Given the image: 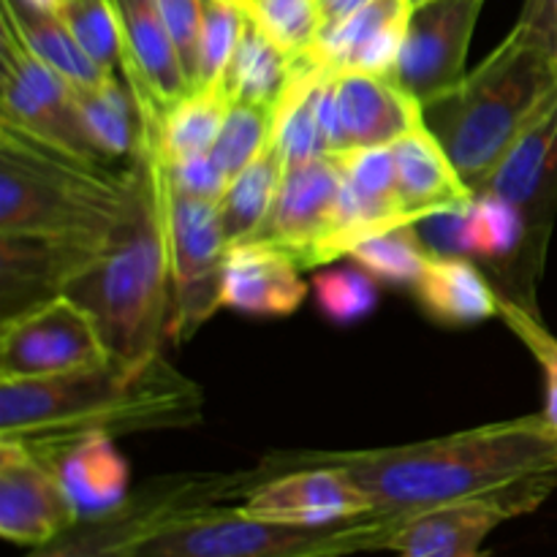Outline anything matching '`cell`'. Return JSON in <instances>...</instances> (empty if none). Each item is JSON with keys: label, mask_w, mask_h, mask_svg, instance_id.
I'll list each match as a JSON object with an SVG mask.
<instances>
[{"label": "cell", "mask_w": 557, "mask_h": 557, "mask_svg": "<svg viewBox=\"0 0 557 557\" xmlns=\"http://www.w3.org/2000/svg\"><path fill=\"white\" fill-rule=\"evenodd\" d=\"M261 462L270 476L302 466L341 468L368 495L373 515L411 517L495 493L520 479L557 473V435L539 411L419 444L357 451H275Z\"/></svg>", "instance_id": "1"}, {"label": "cell", "mask_w": 557, "mask_h": 557, "mask_svg": "<svg viewBox=\"0 0 557 557\" xmlns=\"http://www.w3.org/2000/svg\"><path fill=\"white\" fill-rule=\"evenodd\" d=\"M201 386L163 354L141 364L107 362L47 379L0 381V438L36 444L185 430L201 422Z\"/></svg>", "instance_id": "2"}, {"label": "cell", "mask_w": 557, "mask_h": 557, "mask_svg": "<svg viewBox=\"0 0 557 557\" xmlns=\"http://www.w3.org/2000/svg\"><path fill=\"white\" fill-rule=\"evenodd\" d=\"M134 166L136 196L128 218L112 234L96 264L65 288V297L76 299L96 319L112 362L117 364H141L158 357L172 319L166 163L152 120L141 117Z\"/></svg>", "instance_id": "3"}, {"label": "cell", "mask_w": 557, "mask_h": 557, "mask_svg": "<svg viewBox=\"0 0 557 557\" xmlns=\"http://www.w3.org/2000/svg\"><path fill=\"white\" fill-rule=\"evenodd\" d=\"M555 96L557 63L511 27L455 90L424 107V125L476 190Z\"/></svg>", "instance_id": "4"}, {"label": "cell", "mask_w": 557, "mask_h": 557, "mask_svg": "<svg viewBox=\"0 0 557 557\" xmlns=\"http://www.w3.org/2000/svg\"><path fill=\"white\" fill-rule=\"evenodd\" d=\"M136 166L63 156L0 125V237L107 239L128 218Z\"/></svg>", "instance_id": "5"}, {"label": "cell", "mask_w": 557, "mask_h": 557, "mask_svg": "<svg viewBox=\"0 0 557 557\" xmlns=\"http://www.w3.org/2000/svg\"><path fill=\"white\" fill-rule=\"evenodd\" d=\"M406 517L364 515L335 525H286L210 506L147 533L128 557H348L392 553Z\"/></svg>", "instance_id": "6"}, {"label": "cell", "mask_w": 557, "mask_h": 557, "mask_svg": "<svg viewBox=\"0 0 557 557\" xmlns=\"http://www.w3.org/2000/svg\"><path fill=\"white\" fill-rule=\"evenodd\" d=\"M267 479L270 471L264 462L250 471L163 473L131 490L114 511L79 520L27 557H128L147 533L158 531L174 517L245 500Z\"/></svg>", "instance_id": "7"}, {"label": "cell", "mask_w": 557, "mask_h": 557, "mask_svg": "<svg viewBox=\"0 0 557 557\" xmlns=\"http://www.w3.org/2000/svg\"><path fill=\"white\" fill-rule=\"evenodd\" d=\"M0 125L63 156L109 163L82 125L76 87L36 58L5 20H0Z\"/></svg>", "instance_id": "8"}, {"label": "cell", "mask_w": 557, "mask_h": 557, "mask_svg": "<svg viewBox=\"0 0 557 557\" xmlns=\"http://www.w3.org/2000/svg\"><path fill=\"white\" fill-rule=\"evenodd\" d=\"M166 163V161H163ZM166 228L172 259V319L169 337L185 343L223 308V264L232 243L212 199L183 194L166 174Z\"/></svg>", "instance_id": "9"}, {"label": "cell", "mask_w": 557, "mask_h": 557, "mask_svg": "<svg viewBox=\"0 0 557 557\" xmlns=\"http://www.w3.org/2000/svg\"><path fill=\"white\" fill-rule=\"evenodd\" d=\"M107 362L112 354L96 319L65 294L0 324V381L47 379Z\"/></svg>", "instance_id": "10"}, {"label": "cell", "mask_w": 557, "mask_h": 557, "mask_svg": "<svg viewBox=\"0 0 557 557\" xmlns=\"http://www.w3.org/2000/svg\"><path fill=\"white\" fill-rule=\"evenodd\" d=\"M557 490V473L520 479L495 493L455 500L406 517L397 528V557H490V533L515 517L536 511Z\"/></svg>", "instance_id": "11"}, {"label": "cell", "mask_w": 557, "mask_h": 557, "mask_svg": "<svg viewBox=\"0 0 557 557\" xmlns=\"http://www.w3.org/2000/svg\"><path fill=\"white\" fill-rule=\"evenodd\" d=\"M484 0H422L413 3L392 79L422 103L438 101L468 74V49Z\"/></svg>", "instance_id": "12"}, {"label": "cell", "mask_w": 557, "mask_h": 557, "mask_svg": "<svg viewBox=\"0 0 557 557\" xmlns=\"http://www.w3.org/2000/svg\"><path fill=\"white\" fill-rule=\"evenodd\" d=\"M473 194H493L520 212L528 226L531 261L544 275L557 215V96L517 136Z\"/></svg>", "instance_id": "13"}, {"label": "cell", "mask_w": 557, "mask_h": 557, "mask_svg": "<svg viewBox=\"0 0 557 557\" xmlns=\"http://www.w3.org/2000/svg\"><path fill=\"white\" fill-rule=\"evenodd\" d=\"M343 194V172L335 156L288 166L270 215L253 239L286 250L302 270L332 264V234Z\"/></svg>", "instance_id": "14"}, {"label": "cell", "mask_w": 557, "mask_h": 557, "mask_svg": "<svg viewBox=\"0 0 557 557\" xmlns=\"http://www.w3.org/2000/svg\"><path fill=\"white\" fill-rule=\"evenodd\" d=\"M79 522L52 462L22 438H0V536L44 547Z\"/></svg>", "instance_id": "15"}, {"label": "cell", "mask_w": 557, "mask_h": 557, "mask_svg": "<svg viewBox=\"0 0 557 557\" xmlns=\"http://www.w3.org/2000/svg\"><path fill=\"white\" fill-rule=\"evenodd\" d=\"M123 36L120 76L134 92L141 114L161 117L163 109L194 90L158 0H112Z\"/></svg>", "instance_id": "16"}, {"label": "cell", "mask_w": 557, "mask_h": 557, "mask_svg": "<svg viewBox=\"0 0 557 557\" xmlns=\"http://www.w3.org/2000/svg\"><path fill=\"white\" fill-rule=\"evenodd\" d=\"M98 237H0V321L60 297L109 245Z\"/></svg>", "instance_id": "17"}, {"label": "cell", "mask_w": 557, "mask_h": 557, "mask_svg": "<svg viewBox=\"0 0 557 557\" xmlns=\"http://www.w3.org/2000/svg\"><path fill=\"white\" fill-rule=\"evenodd\" d=\"M239 506L245 515L286 525H335L373 515V504L357 482L332 466H302L275 473Z\"/></svg>", "instance_id": "18"}, {"label": "cell", "mask_w": 557, "mask_h": 557, "mask_svg": "<svg viewBox=\"0 0 557 557\" xmlns=\"http://www.w3.org/2000/svg\"><path fill=\"white\" fill-rule=\"evenodd\" d=\"M335 152L389 147L424 123L422 103L408 96L392 76L335 74ZM332 152V156H335Z\"/></svg>", "instance_id": "19"}, {"label": "cell", "mask_w": 557, "mask_h": 557, "mask_svg": "<svg viewBox=\"0 0 557 557\" xmlns=\"http://www.w3.org/2000/svg\"><path fill=\"white\" fill-rule=\"evenodd\" d=\"M413 0H370L343 22L321 27L313 54L330 74L389 76L400 58Z\"/></svg>", "instance_id": "20"}, {"label": "cell", "mask_w": 557, "mask_h": 557, "mask_svg": "<svg viewBox=\"0 0 557 557\" xmlns=\"http://www.w3.org/2000/svg\"><path fill=\"white\" fill-rule=\"evenodd\" d=\"M302 272V267L275 245L259 239L234 243L223 264V308L256 319L297 313L310 292Z\"/></svg>", "instance_id": "21"}, {"label": "cell", "mask_w": 557, "mask_h": 557, "mask_svg": "<svg viewBox=\"0 0 557 557\" xmlns=\"http://www.w3.org/2000/svg\"><path fill=\"white\" fill-rule=\"evenodd\" d=\"M27 444L52 462L79 520L109 515L131 495L128 462L117 451L112 435L90 433L58 444Z\"/></svg>", "instance_id": "22"}, {"label": "cell", "mask_w": 557, "mask_h": 557, "mask_svg": "<svg viewBox=\"0 0 557 557\" xmlns=\"http://www.w3.org/2000/svg\"><path fill=\"white\" fill-rule=\"evenodd\" d=\"M392 156H395L400 207L413 226L424 218L473 199V190L460 177L449 152L424 123L411 134L400 136L392 145Z\"/></svg>", "instance_id": "23"}, {"label": "cell", "mask_w": 557, "mask_h": 557, "mask_svg": "<svg viewBox=\"0 0 557 557\" xmlns=\"http://www.w3.org/2000/svg\"><path fill=\"white\" fill-rule=\"evenodd\" d=\"M411 288L419 308L446 326L482 324L500 308V294L487 272L460 256H433Z\"/></svg>", "instance_id": "24"}, {"label": "cell", "mask_w": 557, "mask_h": 557, "mask_svg": "<svg viewBox=\"0 0 557 557\" xmlns=\"http://www.w3.org/2000/svg\"><path fill=\"white\" fill-rule=\"evenodd\" d=\"M0 20L9 22L16 30V36L27 44L36 58H41L49 69L58 71L69 85L76 90L96 87L107 82L109 71L98 69L90 60V54L79 47L74 33L69 30L58 11H44L25 0H0Z\"/></svg>", "instance_id": "25"}, {"label": "cell", "mask_w": 557, "mask_h": 557, "mask_svg": "<svg viewBox=\"0 0 557 557\" xmlns=\"http://www.w3.org/2000/svg\"><path fill=\"white\" fill-rule=\"evenodd\" d=\"M294 71V58L283 52L253 16H245L243 36H239L234 58L221 79V92L228 103H248V107L275 109L277 98L288 85Z\"/></svg>", "instance_id": "26"}, {"label": "cell", "mask_w": 557, "mask_h": 557, "mask_svg": "<svg viewBox=\"0 0 557 557\" xmlns=\"http://www.w3.org/2000/svg\"><path fill=\"white\" fill-rule=\"evenodd\" d=\"M82 125L103 161L134 158L141 141V117L123 76H109L96 87L76 90Z\"/></svg>", "instance_id": "27"}, {"label": "cell", "mask_w": 557, "mask_h": 557, "mask_svg": "<svg viewBox=\"0 0 557 557\" xmlns=\"http://www.w3.org/2000/svg\"><path fill=\"white\" fill-rule=\"evenodd\" d=\"M286 163L281 161L275 147H267L256 161H250L243 172L228 180L221 201V221L226 228L228 243H245L253 239L261 223L270 215L275 196L281 190Z\"/></svg>", "instance_id": "28"}, {"label": "cell", "mask_w": 557, "mask_h": 557, "mask_svg": "<svg viewBox=\"0 0 557 557\" xmlns=\"http://www.w3.org/2000/svg\"><path fill=\"white\" fill-rule=\"evenodd\" d=\"M228 101L221 90L194 87L156 120V139L166 161L210 152L221 134Z\"/></svg>", "instance_id": "29"}, {"label": "cell", "mask_w": 557, "mask_h": 557, "mask_svg": "<svg viewBox=\"0 0 557 557\" xmlns=\"http://www.w3.org/2000/svg\"><path fill=\"white\" fill-rule=\"evenodd\" d=\"M348 259L357 261L375 281L395 283V286H413L422 277L433 253L422 243L417 226H397L362 239L348 253Z\"/></svg>", "instance_id": "30"}, {"label": "cell", "mask_w": 557, "mask_h": 557, "mask_svg": "<svg viewBox=\"0 0 557 557\" xmlns=\"http://www.w3.org/2000/svg\"><path fill=\"white\" fill-rule=\"evenodd\" d=\"M310 292L315 308L332 324H359L379 308V281L357 261L351 267H319Z\"/></svg>", "instance_id": "31"}, {"label": "cell", "mask_w": 557, "mask_h": 557, "mask_svg": "<svg viewBox=\"0 0 557 557\" xmlns=\"http://www.w3.org/2000/svg\"><path fill=\"white\" fill-rule=\"evenodd\" d=\"M60 20L69 25L79 47L90 54L98 69L117 74L123 71V36L112 0H65Z\"/></svg>", "instance_id": "32"}, {"label": "cell", "mask_w": 557, "mask_h": 557, "mask_svg": "<svg viewBox=\"0 0 557 557\" xmlns=\"http://www.w3.org/2000/svg\"><path fill=\"white\" fill-rule=\"evenodd\" d=\"M272 145V109L248 107V103H228L221 134L212 145V158L232 180L250 161Z\"/></svg>", "instance_id": "33"}, {"label": "cell", "mask_w": 557, "mask_h": 557, "mask_svg": "<svg viewBox=\"0 0 557 557\" xmlns=\"http://www.w3.org/2000/svg\"><path fill=\"white\" fill-rule=\"evenodd\" d=\"M245 16H248V11L243 5L223 3V0H207L194 87L221 90V79L226 74L228 63H232L239 36H243Z\"/></svg>", "instance_id": "34"}, {"label": "cell", "mask_w": 557, "mask_h": 557, "mask_svg": "<svg viewBox=\"0 0 557 557\" xmlns=\"http://www.w3.org/2000/svg\"><path fill=\"white\" fill-rule=\"evenodd\" d=\"M245 11L292 58L310 52L319 38V0H250Z\"/></svg>", "instance_id": "35"}, {"label": "cell", "mask_w": 557, "mask_h": 557, "mask_svg": "<svg viewBox=\"0 0 557 557\" xmlns=\"http://www.w3.org/2000/svg\"><path fill=\"white\" fill-rule=\"evenodd\" d=\"M500 321L520 337L522 346L531 351V357L536 359L539 368L544 375V408L542 417L549 424V430L557 435V335L547 330V324L542 321V313H533V310L522 308V305L511 302V299L500 297L498 308Z\"/></svg>", "instance_id": "36"}, {"label": "cell", "mask_w": 557, "mask_h": 557, "mask_svg": "<svg viewBox=\"0 0 557 557\" xmlns=\"http://www.w3.org/2000/svg\"><path fill=\"white\" fill-rule=\"evenodd\" d=\"M163 22L174 38L180 60L185 65L190 85L196 82V63H199V41L201 27H205L207 0H158Z\"/></svg>", "instance_id": "37"}, {"label": "cell", "mask_w": 557, "mask_h": 557, "mask_svg": "<svg viewBox=\"0 0 557 557\" xmlns=\"http://www.w3.org/2000/svg\"><path fill=\"white\" fill-rule=\"evenodd\" d=\"M163 161H166V158H163ZM166 174H169V183H172L174 188L183 190V194L199 196V199L221 201L223 190H226L228 185L226 172L218 166L212 152L166 161Z\"/></svg>", "instance_id": "38"}, {"label": "cell", "mask_w": 557, "mask_h": 557, "mask_svg": "<svg viewBox=\"0 0 557 557\" xmlns=\"http://www.w3.org/2000/svg\"><path fill=\"white\" fill-rule=\"evenodd\" d=\"M515 27L557 63V0H525Z\"/></svg>", "instance_id": "39"}, {"label": "cell", "mask_w": 557, "mask_h": 557, "mask_svg": "<svg viewBox=\"0 0 557 557\" xmlns=\"http://www.w3.org/2000/svg\"><path fill=\"white\" fill-rule=\"evenodd\" d=\"M370 0H319V14H321V27H330L343 22L346 16H351L354 11L362 9Z\"/></svg>", "instance_id": "40"}, {"label": "cell", "mask_w": 557, "mask_h": 557, "mask_svg": "<svg viewBox=\"0 0 557 557\" xmlns=\"http://www.w3.org/2000/svg\"><path fill=\"white\" fill-rule=\"evenodd\" d=\"M25 3L36 5V9H44V11H60V5H63L65 0H25Z\"/></svg>", "instance_id": "41"}, {"label": "cell", "mask_w": 557, "mask_h": 557, "mask_svg": "<svg viewBox=\"0 0 557 557\" xmlns=\"http://www.w3.org/2000/svg\"><path fill=\"white\" fill-rule=\"evenodd\" d=\"M223 3H234V5H243V9H248L250 0H223Z\"/></svg>", "instance_id": "42"}, {"label": "cell", "mask_w": 557, "mask_h": 557, "mask_svg": "<svg viewBox=\"0 0 557 557\" xmlns=\"http://www.w3.org/2000/svg\"><path fill=\"white\" fill-rule=\"evenodd\" d=\"M413 3H422V0H413Z\"/></svg>", "instance_id": "43"}]
</instances>
